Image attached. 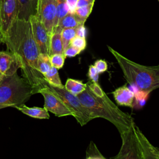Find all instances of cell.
<instances>
[{
  "label": "cell",
  "mask_w": 159,
  "mask_h": 159,
  "mask_svg": "<svg viewBox=\"0 0 159 159\" xmlns=\"http://www.w3.org/2000/svg\"><path fill=\"white\" fill-rule=\"evenodd\" d=\"M43 76L44 80L49 84L56 87H64V85H63L61 81L58 69L52 66L47 73L43 75Z\"/></svg>",
  "instance_id": "cell-19"
},
{
  "label": "cell",
  "mask_w": 159,
  "mask_h": 159,
  "mask_svg": "<svg viewBox=\"0 0 159 159\" xmlns=\"http://www.w3.org/2000/svg\"><path fill=\"white\" fill-rule=\"evenodd\" d=\"M18 0H0V28L4 35L18 19Z\"/></svg>",
  "instance_id": "cell-8"
},
{
  "label": "cell",
  "mask_w": 159,
  "mask_h": 159,
  "mask_svg": "<svg viewBox=\"0 0 159 159\" xmlns=\"http://www.w3.org/2000/svg\"><path fill=\"white\" fill-rule=\"evenodd\" d=\"M17 110L23 114L33 118L40 119H47L50 118L48 111L44 107H28L25 104L16 107Z\"/></svg>",
  "instance_id": "cell-16"
},
{
  "label": "cell",
  "mask_w": 159,
  "mask_h": 159,
  "mask_svg": "<svg viewBox=\"0 0 159 159\" xmlns=\"http://www.w3.org/2000/svg\"><path fill=\"white\" fill-rule=\"evenodd\" d=\"M133 127L142 159H159V148L152 144L135 122Z\"/></svg>",
  "instance_id": "cell-11"
},
{
  "label": "cell",
  "mask_w": 159,
  "mask_h": 159,
  "mask_svg": "<svg viewBox=\"0 0 159 159\" xmlns=\"http://www.w3.org/2000/svg\"><path fill=\"white\" fill-rule=\"evenodd\" d=\"M61 30L55 28L53 30L52 33L50 35V50L49 55H52L56 53L63 54V47L61 40Z\"/></svg>",
  "instance_id": "cell-17"
},
{
  "label": "cell",
  "mask_w": 159,
  "mask_h": 159,
  "mask_svg": "<svg viewBox=\"0 0 159 159\" xmlns=\"http://www.w3.org/2000/svg\"><path fill=\"white\" fill-rule=\"evenodd\" d=\"M99 72L93 65H91L89 66L88 76L91 81L94 83H98L99 81Z\"/></svg>",
  "instance_id": "cell-29"
},
{
  "label": "cell",
  "mask_w": 159,
  "mask_h": 159,
  "mask_svg": "<svg viewBox=\"0 0 159 159\" xmlns=\"http://www.w3.org/2000/svg\"><path fill=\"white\" fill-rule=\"evenodd\" d=\"M76 36L80 37L82 38L86 37V28L84 27V25H80V26L76 27Z\"/></svg>",
  "instance_id": "cell-32"
},
{
  "label": "cell",
  "mask_w": 159,
  "mask_h": 159,
  "mask_svg": "<svg viewBox=\"0 0 159 159\" xmlns=\"http://www.w3.org/2000/svg\"><path fill=\"white\" fill-rule=\"evenodd\" d=\"M94 1L95 0H78L77 4H76V7H80L94 4Z\"/></svg>",
  "instance_id": "cell-34"
},
{
  "label": "cell",
  "mask_w": 159,
  "mask_h": 159,
  "mask_svg": "<svg viewBox=\"0 0 159 159\" xmlns=\"http://www.w3.org/2000/svg\"><path fill=\"white\" fill-rule=\"evenodd\" d=\"M150 93L139 90L134 93V107L136 108H141L146 103V101Z\"/></svg>",
  "instance_id": "cell-23"
},
{
  "label": "cell",
  "mask_w": 159,
  "mask_h": 159,
  "mask_svg": "<svg viewBox=\"0 0 159 159\" xmlns=\"http://www.w3.org/2000/svg\"><path fill=\"white\" fill-rule=\"evenodd\" d=\"M29 21L32 27V31L34 40L39 49L40 53L49 55L50 34L43 24L36 16L30 17Z\"/></svg>",
  "instance_id": "cell-9"
},
{
  "label": "cell",
  "mask_w": 159,
  "mask_h": 159,
  "mask_svg": "<svg viewBox=\"0 0 159 159\" xmlns=\"http://www.w3.org/2000/svg\"><path fill=\"white\" fill-rule=\"evenodd\" d=\"M120 137L122 144L120 150L110 159H142L133 125L129 130L121 134Z\"/></svg>",
  "instance_id": "cell-6"
},
{
  "label": "cell",
  "mask_w": 159,
  "mask_h": 159,
  "mask_svg": "<svg viewBox=\"0 0 159 159\" xmlns=\"http://www.w3.org/2000/svg\"><path fill=\"white\" fill-rule=\"evenodd\" d=\"M85 21L86 20L81 18L75 13L68 12L59 21L55 28L59 29L61 30L66 28H76L80 25H84Z\"/></svg>",
  "instance_id": "cell-15"
},
{
  "label": "cell",
  "mask_w": 159,
  "mask_h": 159,
  "mask_svg": "<svg viewBox=\"0 0 159 159\" xmlns=\"http://www.w3.org/2000/svg\"><path fill=\"white\" fill-rule=\"evenodd\" d=\"M55 1L56 4L57 14H56V18H55L53 29H55L57 26L59 21L69 12V8L66 2V0H55Z\"/></svg>",
  "instance_id": "cell-20"
},
{
  "label": "cell",
  "mask_w": 159,
  "mask_h": 159,
  "mask_svg": "<svg viewBox=\"0 0 159 159\" xmlns=\"http://www.w3.org/2000/svg\"><path fill=\"white\" fill-rule=\"evenodd\" d=\"M45 86L55 94L70 110L77 122L83 126L93 119L91 114L85 106L81 103L77 96H75L68 91L65 87L60 88L52 86L45 81Z\"/></svg>",
  "instance_id": "cell-5"
},
{
  "label": "cell",
  "mask_w": 159,
  "mask_h": 159,
  "mask_svg": "<svg viewBox=\"0 0 159 159\" xmlns=\"http://www.w3.org/2000/svg\"><path fill=\"white\" fill-rule=\"evenodd\" d=\"M65 58L66 57L64 54L56 53L50 55V59L52 66H53L57 69L61 68L64 65Z\"/></svg>",
  "instance_id": "cell-25"
},
{
  "label": "cell",
  "mask_w": 159,
  "mask_h": 159,
  "mask_svg": "<svg viewBox=\"0 0 159 159\" xmlns=\"http://www.w3.org/2000/svg\"><path fill=\"white\" fill-rule=\"evenodd\" d=\"M76 28H66L62 30L61 36L64 50L70 45L72 39L76 36Z\"/></svg>",
  "instance_id": "cell-22"
},
{
  "label": "cell",
  "mask_w": 159,
  "mask_h": 159,
  "mask_svg": "<svg viewBox=\"0 0 159 159\" xmlns=\"http://www.w3.org/2000/svg\"><path fill=\"white\" fill-rule=\"evenodd\" d=\"M113 97L119 106L134 107V93L131 91L126 85L122 86L116 89L112 92Z\"/></svg>",
  "instance_id": "cell-13"
},
{
  "label": "cell",
  "mask_w": 159,
  "mask_h": 159,
  "mask_svg": "<svg viewBox=\"0 0 159 159\" xmlns=\"http://www.w3.org/2000/svg\"><path fill=\"white\" fill-rule=\"evenodd\" d=\"M93 65L95 66V68H96V70H98L99 73H104L106 71H107V62L105 60H102V59L96 60L94 62V64Z\"/></svg>",
  "instance_id": "cell-31"
},
{
  "label": "cell",
  "mask_w": 159,
  "mask_h": 159,
  "mask_svg": "<svg viewBox=\"0 0 159 159\" xmlns=\"http://www.w3.org/2000/svg\"><path fill=\"white\" fill-rule=\"evenodd\" d=\"M44 99L43 107L48 112L55 114L57 117H65L68 116H73L72 112L65 105L62 101L52 91L47 88L45 84L44 87L39 91Z\"/></svg>",
  "instance_id": "cell-7"
},
{
  "label": "cell",
  "mask_w": 159,
  "mask_h": 159,
  "mask_svg": "<svg viewBox=\"0 0 159 159\" xmlns=\"http://www.w3.org/2000/svg\"><path fill=\"white\" fill-rule=\"evenodd\" d=\"M93 6H94V4H89L85 6L76 7L74 13H75L77 16H78L81 18L86 20L87 18L89 17L91 12H92Z\"/></svg>",
  "instance_id": "cell-26"
},
{
  "label": "cell",
  "mask_w": 159,
  "mask_h": 159,
  "mask_svg": "<svg viewBox=\"0 0 159 159\" xmlns=\"http://www.w3.org/2000/svg\"><path fill=\"white\" fill-rule=\"evenodd\" d=\"M52 67L50 55L40 53L37 60V70L42 75L47 73Z\"/></svg>",
  "instance_id": "cell-21"
},
{
  "label": "cell",
  "mask_w": 159,
  "mask_h": 159,
  "mask_svg": "<svg viewBox=\"0 0 159 159\" xmlns=\"http://www.w3.org/2000/svg\"><path fill=\"white\" fill-rule=\"evenodd\" d=\"M119 64L127 82L139 90L148 93L159 88V65L145 66L137 63L112 47H107Z\"/></svg>",
  "instance_id": "cell-3"
},
{
  "label": "cell",
  "mask_w": 159,
  "mask_h": 159,
  "mask_svg": "<svg viewBox=\"0 0 159 159\" xmlns=\"http://www.w3.org/2000/svg\"><path fill=\"white\" fill-rule=\"evenodd\" d=\"M4 39H5V35L0 28V43H4Z\"/></svg>",
  "instance_id": "cell-35"
},
{
  "label": "cell",
  "mask_w": 159,
  "mask_h": 159,
  "mask_svg": "<svg viewBox=\"0 0 159 159\" xmlns=\"http://www.w3.org/2000/svg\"><path fill=\"white\" fill-rule=\"evenodd\" d=\"M4 43L7 50L20 60L22 78L39 93L44 87L45 80L37 70L40 51L34 40L30 21L16 19L5 34Z\"/></svg>",
  "instance_id": "cell-1"
},
{
  "label": "cell",
  "mask_w": 159,
  "mask_h": 159,
  "mask_svg": "<svg viewBox=\"0 0 159 159\" xmlns=\"http://www.w3.org/2000/svg\"><path fill=\"white\" fill-rule=\"evenodd\" d=\"M158 1H159V0H158Z\"/></svg>",
  "instance_id": "cell-37"
},
{
  "label": "cell",
  "mask_w": 159,
  "mask_h": 159,
  "mask_svg": "<svg viewBox=\"0 0 159 159\" xmlns=\"http://www.w3.org/2000/svg\"><path fill=\"white\" fill-rule=\"evenodd\" d=\"M57 9L55 0H38L36 16L51 35L54 28Z\"/></svg>",
  "instance_id": "cell-10"
},
{
  "label": "cell",
  "mask_w": 159,
  "mask_h": 159,
  "mask_svg": "<svg viewBox=\"0 0 159 159\" xmlns=\"http://www.w3.org/2000/svg\"><path fill=\"white\" fill-rule=\"evenodd\" d=\"M81 51L78 49L77 48L70 45L63 52L64 55L65 57H74L76 56L77 55L80 54Z\"/></svg>",
  "instance_id": "cell-30"
},
{
  "label": "cell",
  "mask_w": 159,
  "mask_h": 159,
  "mask_svg": "<svg viewBox=\"0 0 159 159\" xmlns=\"http://www.w3.org/2000/svg\"><path fill=\"white\" fill-rule=\"evenodd\" d=\"M65 88L73 94L78 96L83 93L87 87L86 83H83L81 81L68 78L64 85Z\"/></svg>",
  "instance_id": "cell-18"
},
{
  "label": "cell",
  "mask_w": 159,
  "mask_h": 159,
  "mask_svg": "<svg viewBox=\"0 0 159 159\" xmlns=\"http://www.w3.org/2000/svg\"><path fill=\"white\" fill-rule=\"evenodd\" d=\"M4 77V76L2 74V73L0 71V82L2 80V79H3V78Z\"/></svg>",
  "instance_id": "cell-36"
},
{
  "label": "cell",
  "mask_w": 159,
  "mask_h": 159,
  "mask_svg": "<svg viewBox=\"0 0 159 159\" xmlns=\"http://www.w3.org/2000/svg\"><path fill=\"white\" fill-rule=\"evenodd\" d=\"M21 64L18 57L13 53L0 51V71L4 76H10L17 73Z\"/></svg>",
  "instance_id": "cell-12"
},
{
  "label": "cell",
  "mask_w": 159,
  "mask_h": 159,
  "mask_svg": "<svg viewBox=\"0 0 159 159\" xmlns=\"http://www.w3.org/2000/svg\"><path fill=\"white\" fill-rule=\"evenodd\" d=\"M77 96L93 119L100 117L108 120L117 128L120 134L129 130L134 123L133 117L122 111L106 93L98 97L87 86L86 89Z\"/></svg>",
  "instance_id": "cell-2"
},
{
  "label": "cell",
  "mask_w": 159,
  "mask_h": 159,
  "mask_svg": "<svg viewBox=\"0 0 159 159\" xmlns=\"http://www.w3.org/2000/svg\"><path fill=\"white\" fill-rule=\"evenodd\" d=\"M34 94V88L17 73L4 76L0 82V109L25 104Z\"/></svg>",
  "instance_id": "cell-4"
},
{
  "label": "cell",
  "mask_w": 159,
  "mask_h": 159,
  "mask_svg": "<svg viewBox=\"0 0 159 159\" xmlns=\"http://www.w3.org/2000/svg\"><path fill=\"white\" fill-rule=\"evenodd\" d=\"M88 87L89 88L91 91L96 96L98 97L102 96L105 92L103 91L102 88L100 86V85L98 84V83H94L92 81H89L87 83Z\"/></svg>",
  "instance_id": "cell-27"
},
{
  "label": "cell",
  "mask_w": 159,
  "mask_h": 159,
  "mask_svg": "<svg viewBox=\"0 0 159 159\" xmlns=\"http://www.w3.org/2000/svg\"><path fill=\"white\" fill-rule=\"evenodd\" d=\"M66 2L69 8V12L74 13L76 8V4L78 0H66Z\"/></svg>",
  "instance_id": "cell-33"
},
{
  "label": "cell",
  "mask_w": 159,
  "mask_h": 159,
  "mask_svg": "<svg viewBox=\"0 0 159 159\" xmlns=\"http://www.w3.org/2000/svg\"><path fill=\"white\" fill-rule=\"evenodd\" d=\"M86 159H107L99 151L96 145L93 142H91L86 150Z\"/></svg>",
  "instance_id": "cell-24"
},
{
  "label": "cell",
  "mask_w": 159,
  "mask_h": 159,
  "mask_svg": "<svg viewBox=\"0 0 159 159\" xmlns=\"http://www.w3.org/2000/svg\"><path fill=\"white\" fill-rule=\"evenodd\" d=\"M71 45L77 48L81 51L85 49L86 47V42L85 38H82L78 36H75L70 42Z\"/></svg>",
  "instance_id": "cell-28"
},
{
  "label": "cell",
  "mask_w": 159,
  "mask_h": 159,
  "mask_svg": "<svg viewBox=\"0 0 159 159\" xmlns=\"http://www.w3.org/2000/svg\"><path fill=\"white\" fill-rule=\"evenodd\" d=\"M18 2L19 19L29 20L31 16H36L38 0H18Z\"/></svg>",
  "instance_id": "cell-14"
}]
</instances>
